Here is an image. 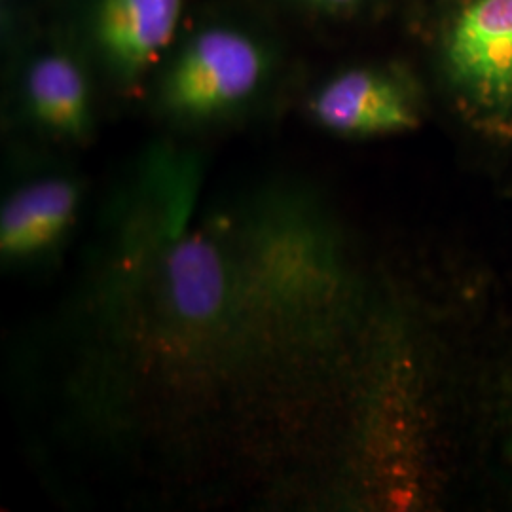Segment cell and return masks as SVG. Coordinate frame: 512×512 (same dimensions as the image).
Instances as JSON below:
<instances>
[{
    "label": "cell",
    "instance_id": "4",
    "mask_svg": "<svg viewBox=\"0 0 512 512\" xmlns=\"http://www.w3.org/2000/svg\"><path fill=\"white\" fill-rule=\"evenodd\" d=\"M315 120L334 133L372 137L420 126V114L401 82L372 69H351L329 80L311 101Z\"/></svg>",
    "mask_w": 512,
    "mask_h": 512
},
{
    "label": "cell",
    "instance_id": "3",
    "mask_svg": "<svg viewBox=\"0 0 512 512\" xmlns=\"http://www.w3.org/2000/svg\"><path fill=\"white\" fill-rule=\"evenodd\" d=\"M184 0H95L92 46L122 82L152 71L177 37Z\"/></svg>",
    "mask_w": 512,
    "mask_h": 512
},
{
    "label": "cell",
    "instance_id": "1",
    "mask_svg": "<svg viewBox=\"0 0 512 512\" xmlns=\"http://www.w3.org/2000/svg\"><path fill=\"white\" fill-rule=\"evenodd\" d=\"M442 63L476 126L512 133V0H471L450 21Z\"/></svg>",
    "mask_w": 512,
    "mask_h": 512
},
{
    "label": "cell",
    "instance_id": "5",
    "mask_svg": "<svg viewBox=\"0 0 512 512\" xmlns=\"http://www.w3.org/2000/svg\"><path fill=\"white\" fill-rule=\"evenodd\" d=\"M25 97L44 128L82 137L90 126V86L82 67L65 52L37 55L25 74Z\"/></svg>",
    "mask_w": 512,
    "mask_h": 512
},
{
    "label": "cell",
    "instance_id": "2",
    "mask_svg": "<svg viewBox=\"0 0 512 512\" xmlns=\"http://www.w3.org/2000/svg\"><path fill=\"white\" fill-rule=\"evenodd\" d=\"M270 59L253 35L236 27H207L188 38L167 65L165 107L184 118L234 109L260 88Z\"/></svg>",
    "mask_w": 512,
    "mask_h": 512
},
{
    "label": "cell",
    "instance_id": "7",
    "mask_svg": "<svg viewBox=\"0 0 512 512\" xmlns=\"http://www.w3.org/2000/svg\"><path fill=\"white\" fill-rule=\"evenodd\" d=\"M317 6H323V8H332V10H342V8H349L353 4H357L359 0H310Z\"/></svg>",
    "mask_w": 512,
    "mask_h": 512
},
{
    "label": "cell",
    "instance_id": "6",
    "mask_svg": "<svg viewBox=\"0 0 512 512\" xmlns=\"http://www.w3.org/2000/svg\"><path fill=\"white\" fill-rule=\"evenodd\" d=\"M74 207L76 188L65 179H44L21 188L2 209V253L29 255L42 249L69 224Z\"/></svg>",
    "mask_w": 512,
    "mask_h": 512
}]
</instances>
